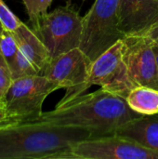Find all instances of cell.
Wrapping results in <instances>:
<instances>
[{
  "label": "cell",
  "mask_w": 158,
  "mask_h": 159,
  "mask_svg": "<svg viewBox=\"0 0 158 159\" xmlns=\"http://www.w3.org/2000/svg\"><path fill=\"white\" fill-rule=\"evenodd\" d=\"M90 137L88 130L57 125L41 115L0 127V159H62L73 145Z\"/></svg>",
  "instance_id": "1"
},
{
  "label": "cell",
  "mask_w": 158,
  "mask_h": 159,
  "mask_svg": "<svg viewBox=\"0 0 158 159\" xmlns=\"http://www.w3.org/2000/svg\"><path fill=\"white\" fill-rule=\"evenodd\" d=\"M42 116L57 125L88 130L93 137L115 134L127 123L142 116L129 106L125 98L102 88L60 101L55 109L43 112Z\"/></svg>",
  "instance_id": "2"
},
{
  "label": "cell",
  "mask_w": 158,
  "mask_h": 159,
  "mask_svg": "<svg viewBox=\"0 0 158 159\" xmlns=\"http://www.w3.org/2000/svg\"><path fill=\"white\" fill-rule=\"evenodd\" d=\"M120 0H95L82 17L79 48L91 63L124 37L120 27Z\"/></svg>",
  "instance_id": "3"
},
{
  "label": "cell",
  "mask_w": 158,
  "mask_h": 159,
  "mask_svg": "<svg viewBox=\"0 0 158 159\" xmlns=\"http://www.w3.org/2000/svg\"><path fill=\"white\" fill-rule=\"evenodd\" d=\"M30 23L31 29L43 42L51 59L79 48L82 17L71 3L47 12Z\"/></svg>",
  "instance_id": "4"
},
{
  "label": "cell",
  "mask_w": 158,
  "mask_h": 159,
  "mask_svg": "<svg viewBox=\"0 0 158 159\" xmlns=\"http://www.w3.org/2000/svg\"><path fill=\"white\" fill-rule=\"evenodd\" d=\"M57 89L59 87L42 75L14 79L4 98L7 111L16 122L36 119L43 113L46 98Z\"/></svg>",
  "instance_id": "5"
},
{
  "label": "cell",
  "mask_w": 158,
  "mask_h": 159,
  "mask_svg": "<svg viewBox=\"0 0 158 159\" xmlns=\"http://www.w3.org/2000/svg\"><path fill=\"white\" fill-rule=\"evenodd\" d=\"M62 159H158V152L115 133L80 141Z\"/></svg>",
  "instance_id": "6"
},
{
  "label": "cell",
  "mask_w": 158,
  "mask_h": 159,
  "mask_svg": "<svg viewBox=\"0 0 158 159\" xmlns=\"http://www.w3.org/2000/svg\"><path fill=\"white\" fill-rule=\"evenodd\" d=\"M93 85L100 86L102 89L125 99L134 88L129 78L124 61L123 38L90 63L85 91Z\"/></svg>",
  "instance_id": "7"
},
{
  "label": "cell",
  "mask_w": 158,
  "mask_h": 159,
  "mask_svg": "<svg viewBox=\"0 0 158 159\" xmlns=\"http://www.w3.org/2000/svg\"><path fill=\"white\" fill-rule=\"evenodd\" d=\"M90 62L85 53L75 48L57 57L47 63L42 75L66 90L61 101H66L85 92Z\"/></svg>",
  "instance_id": "8"
},
{
  "label": "cell",
  "mask_w": 158,
  "mask_h": 159,
  "mask_svg": "<svg viewBox=\"0 0 158 159\" xmlns=\"http://www.w3.org/2000/svg\"><path fill=\"white\" fill-rule=\"evenodd\" d=\"M124 61L134 87L158 89V65L153 39L143 35L124 36Z\"/></svg>",
  "instance_id": "9"
},
{
  "label": "cell",
  "mask_w": 158,
  "mask_h": 159,
  "mask_svg": "<svg viewBox=\"0 0 158 159\" xmlns=\"http://www.w3.org/2000/svg\"><path fill=\"white\" fill-rule=\"evenodd\" d=\"M120 27L124 36L144 35L158 21V0H120Z\"/></svg>",
  "instance_id": "10"
},
{
  "label": "cell",
  "mask_w": 158,
  "mask_h": 159,
  "mask_svg": "<svg viewBox=\"0 0 158 159\" xmlns=\"http://www.w3.org/2000/svg\"><path fill=\"white\" fill-rule=\"evenodd\" d=\"M19 49L32 62L38 73L41 75L51 57L39 37L34 34L30 26L21 22L20 25L12 31Z\"/></svg>",
  "instance_id": "11"
},
{
  "label": "cell",
  "mask_w": 158,
  "mask_h": 159,
  "mask_svg": "<svg viewBox=\"0 0 158 159\" xmlns=\"http://www.w3.org/2000/svg\"><path fill=\"white\" fill-rule=\"evenodd\" d=\"M115 133L129 137L144 147L158 152V114L142 116L118 129Z\"/></svg>",
  "instance_id": "12"
},
{
  "label": "cell",
  "mask_w": 158,
  "mask_h": 159,
  "mask_svg": "<svg viewBox=\"0 0 158 159\" xmlns=\"http://www.w3.org/2000/svg\"><path fill=\"white\" fill-rule=\"evenodd\" d=\"M126 101L129 106L142 116H153L158 114V89L136 86L128 94Z\"/></svg>",
  "instance_id": "13"
},
{
  "label": "cell",
  "mask_w": 158,
  "mask_h": 159,
  "mask_svg": "<svg viewBox=\"0 0 158 159\" xmlns=\"http://www.w3.org/2000/svg\"><path fill=\"white\" fill-rule=\"evenodd\" d=\"M18 51L19 47L12 31L4 28L0 35V54L7 62L10 70L14 66Z\"/></svg>",
  "instance_id": "14"
},
{
  "label": "cell",
  "mask_w": 158,
  "mask_h": 159,
  "mask_svg": "<svg viewBox=\"0 0 158 159\" xmlns=\"http://www.w3.org/2000/svg\"><path fill=\"white\" fill-rule=\"evenodd\" d=\"M11 72H12L13 80L20 78V77H24V76L40 75L38 71L35 69V67L32 64V62L21 53L20 49L17 53L15 63Z\"/></svg>",
  "instance_id": "15"
},
{
  "label": "cell",
  "mask_w": 158,
  "mask_h": 159,
  "mask_svg": "<svg viewBox=\"0 0 158 159\" xmlns=\"http://www.w3.org/2000/svg\"><path fill=\"white\" fill-rule=\"evenodd\" d=\"M52 1L53 0H22L29 16V20L32 21L47 13Z\"/></svg>",
  "instance_id": "16"
},
{
  "label": "cell",
  "mask_w": 158,
  "mask_h": 159,
  "mask_svg": "<svg viewBox=\"0 0 158 159\" xmlns=\"http://www.w3.org/2000/svg\"><path fill=\"white\" fill-rule=\"evenodd\" d=\"M12 82V72L4 57L0 54V100H4Z\"/></svg>",
  "instance_id": "17"
},
{
  "label": "cell",
  "mask_w": 158,
  "mask_h": 159,
  "mask_svg": "<svg viewBox=\"0 0 158 159\" xmlns=\"http://www.w3.org/2000/svg\"><path fill=\"white\" fill-rule=\"evenodd\" d=\"M0 20L4 26V28L14 31L17 29L22 21L8 8V7L5 4L3 0H0Z\"/></svg>",
  "instance_id": "18"
},
{
  "label": "cell",
  "mask_w": 158,
  "mask_h": 159,
  "mask_svg": "<svg viewBox=\"0 0 158 159\" xmlns=\"http://www.w3.org/2000/svg\"><path fill=\"white\" fill-rule=\"evenodd\" d=\"M16 121L8 115L4 100H0V127L9 123H15Z\"/></svg>",
  "instance_id": "19"
},
{
  "label": "cell",
  "mask_w": 158,
  "mask_h": 159,
  "mask_svg": "<svg viewBox=\"0 0 158 159\" xmlns=\"http://www.w3.org/2000/svg\"><path fill=\"white\" fill-rule=\"evenodd\" d=\"M143 36H147V37H149V38H151L153 40L158 39V21L157 23H156V25L152 29H150Z\"/></svg>",
  "instance_id": "20"
},
{
  "label": "cell",
  "mask_w": 158,
  "mask_h": 159,
  "mask_svg": "<svg viewBox=\"0 0 158 159\" xmlns=\"http://www.w3.org/2000/svg\"><path fill=\"white\" fill-rule=\"evenodd\" d=\"M155 42V41H154ZM155 52H156V61H157V65H158V45H156L155 43Z\"/></svg>",
  "instance_id": "21"
},
{
  "label": "cell",
  "mask_w": 158,
  "mask_h": 159,
  "mask_svg": "<svg viewBox=\"0 0 158 159\" xmlns=\"http://www.w3.org/2000/svg\"><path fill=\"white\" fill-rule=\"evenodd\" d=\"M3 30H4V26H3V24H2V22L0 20V35H1V33L3 32Z\"/></svg>",
  "instance_id": "22"
},
{
  "label": "cell",
  "mask_w": 158,
  "mask_h": 159,
  "mask_svg": "<svg viewBox=\"0 0 158 159\" xmlns=\"http://www.w3.org/2000/svg\"><path fill=\"white\" fill-rule=\"evenodd\" d=\"M155 41V43L156 44V45H158V39H156V40H154Z\"/></svg>",
  "instance_id": "23"
}]
</instances>
